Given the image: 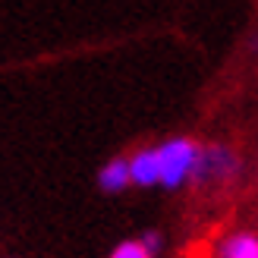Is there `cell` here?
<instances>
[{
  "label": "cell",
  "instance_id": "1",
  "mask_svg": "<svg viewBox=\"0 0 258 258\" xmlns=\"http://www.w3.org/2000/svg\"><path fill=\"white\" fill-rule=\"evenodd\" d=\"M158 164H161V186L164 189H179L192 183L196 167L202 158V145L189 136H176V139H164L158 148Z\"/></svg>",
  "mask_w": 258,
  "mask_h": 258
},
{
  "label": "cell",
  "instance_id": "2",
  "mask_svg": "<svg viewBox=\"0 0 258 258\" xmlns=\"http://www.w3.org/2000/svg\"><path fill=\"white\" fill-rule=\"evenodd\" d=\"M236 173H239V158L227 145H205L192 183H199V186H224Z\"/></svg>",
  "mask_w": 258,
  "mask_h": 258
},
{
  "label": "cell",
  "instance_id": "3",
  "mask_svg": "<svg viewBox=\"0 0 258 258\" xmlns=\"http://www.w3.org/2000/svg\"><path fill=\"white\" fill-rule=\"evenodd\" d=\"M129 173H133V186H139V189L161 186L158 151H154V148H139V151H133V154H129Z\"/></svg>",
  "mask_w": 258,
  "mask_h": 258
},
{
  "label": "cell",
  "instance_id": "4",
  "mask_svg": "<svg viewBox=\"0 0 258 258\" xmlns=\"http://www.w3.org/2000/svg\"><path fill=\"white\" fill-rule=\"evenodd\" d=\"M217 258H258V233L236 230V233L224 236L217 246Z\"/></svg>",
  "mask_w": 258,
  "mask_h": 258
},
{
  "label": "cell",
  "instance_id": "5",
  "mask_svg": "<svg viewBox=\"0 0 258 258\" xmlns=\"http://www.w3.org/2000/svg\"><path fill=\"white\" fill-rule=\"evenodd\" d=\"M98 186L104 192H123L133 186V173H129V158H110L98 170Z\"/></svg>",
  "mask_w": 258,
  "mask_h": 258
},
{
  "label": "cell",
  "instance_id": "6",
  "mask_svg": "<svg viewBox=\"0 0 258 258\" xmlns=\"http://www.w3.org/2000/svg\"><path fill=\"white\" fill-rule=\"evenodd\" d=\"M110 258H154V255L145 249V242H142V239H123L120 246H113Z\"/></svg>",
  "mask_w": 258,
  "mask_h": 258
},
{
  "label": "cell",
  "instance_id": "7",
  "mask_svg": "<svg viewBox=\"0 0 258 258\" xmlns=\"http://www.w3.org/2000/svg\"><path fill=\"white\" fill-rule=\"evenodd\" d=\"M139 239L145 242V249H148L151 255H158V252H161V233H154V230H148V233H142Z\"/></svg>",
  "mask_w": 258,
  "mask_h": 258
}]
</instances>
